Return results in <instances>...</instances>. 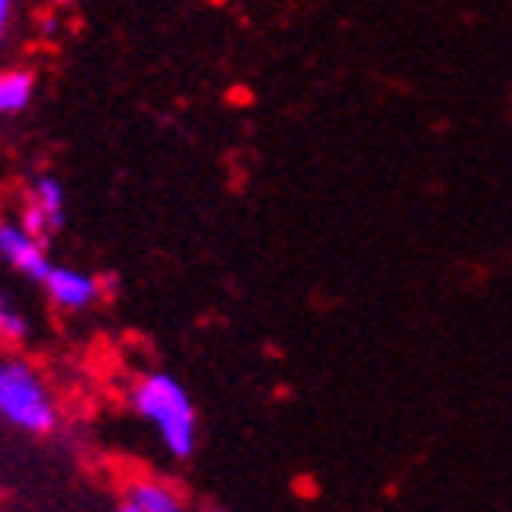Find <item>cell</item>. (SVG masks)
<instances>
[{
    "instance_id": "2",
    "label": "cell",
    "mask_w": 512,
    "mask_h": 512,
    "mask_svg": "<svg viewBox=\"0 0 512 512\" xmlns=\"http://www.w3.org/2000/svg\"><path fill=\"white\" fill-rule=\"evenodd\" d=\"M0 419L33 437L58 427V402L29 362L0 359Z\"/></svg>"
},
{
    "instance_id": "10",
    "label": "cell",
    "mask_w": 512,
    "mask_h": 512,
    "mask_svg": "<svg viewBox=\"0 0 512 512\" xmlns=\"http://www.w3.org/2000/svg\"><path fill=\"white\" fill-rule=\"evenodd\" d=\"M119 512H140V509H137L133 502H122V505H119Z\"/></svg>"
},
{
    "instance_id": "11",
    "label": "cell",
    "mask_w": 512,
    "mask_h": 512,
    "mask_svg": "<svg viewBox=\"0 0 512 512\" xmlns=\"http://www.w3.org/2000/svg\"><path fill=\"white\" fill-rule=\"evenodd\" d=\"M54 4H76V0H54Z\"/></svg>"
},
{
    "instance_id": "5",
    "label": "cell",
    "mask_w": 512,
    "mask_h": 512,
    "mask_svg": "<svg viewBox=\"0 0 512 512\" xmlns=\"http://www.w3.org/2000/svg\"><path fill=\"white\" fill-rule=\"evenodd\" d=\"M36 76L29 69H0V119H15L33 104Z\"/></svg>"
},
{
    "instance_id": "6",
    "label": "cell",
    "mask_w": 512,
    "mask_h": 512,
    "mask_svg": "<svg viewBox=\"0 0 512 512\" xmlns=\"http://www.w3.org/2000/svg\"><path fill=\"white\" fill-rule=\"evenodd\" d=\"M126 502H133L140 512H183L180 491L162 480H133L126 487Z\"/></svg>"
},
{
    "instance_id": "9",
    "label": "cell",
    "mask_w": 512,
    "mask_h": 512,
    "mask_svg": "<svg viewBox=\"0 0 512 512\" xmlns=\"http://www.w3.org/2000/svg\"><path fill=\"white\" fill-rule=\"evenodd\" d=\"M11 22H15V0H0V43L8 40Z\"/></svg>"
},
{
    "instance_id": "3",
    "label": "cell",
    "mask_w": 512,
    "mask_h": 512,
    "mask_svg": "<svg viewBox=\"0 0 512 512\" xmlns=\"http://www.w3.org/2000/svg\"><path fill=\"white\" fill-rule=\"evenodd\" d=\"M0 262L33 283H40L54 265L51 255H47V244L29 237L18 219H0Z\"/></svg>"
},
{
    "instance_id": "7",
    "label": "cell",
    "mask_w": 512,
    "mask_h": 512,
    "mask_svg": "<svg viewBox=\"0 0 512 512\" xmlns=\"http://www.w3.org/2000/svg\"><path fill=\"white\" fill-rule=\"evenodd\" d=\"M26 197L40 208L43 215H47V222H51L54 233L65 226V187H61L58 176H36Z\"/></svg>"
},
{
    "instance_id": "1",
    "label": "cell",
    "mask_w": 512,
    "mask_h": 512,
    "mask_svg": "<svg viewBox=\"0 0 512 512\" xmlns=\"http://www.w3.org/2000/svg\"><path fill=\"white\" fill-rule=\"evenodd\" d=\"M133 412L154 423L165 452L172 459H190L197 452V412L187 387L172 373H147L129 391Z\"/></svg>"
},
{
    "instance_id": "4",
    "label": "cell",
    "mask_w": 512,
    "mask_h": 512,
    "mask_svg": "<svg viewBox=\"0 0 512 512\" xmlns=\"http://www.w3.org/2000/svg\"><path fill=\"white\" fill-rule=\"evenodd\" d=\"M43 294L51 298L54 308L61 312H83V308L97 305L101 298V280L83 269H72V265H51L47 276L40 280Z\"/></svg>"
},
{
    "instance_id": "8",
    "label": "cell",
    "mask_w": 512,
    "mask_h": 512,
    "mask_svg": "<svg viewBox=\"0 0 512 512\" xmlns=\"http://www.w3.org/2000/svg\"><path fill=\"white\" fill-rule=\"evenodd\" d=\"M29 337L26 316L0 294V344H22Z\"/></svg>"
}]
</instances>
